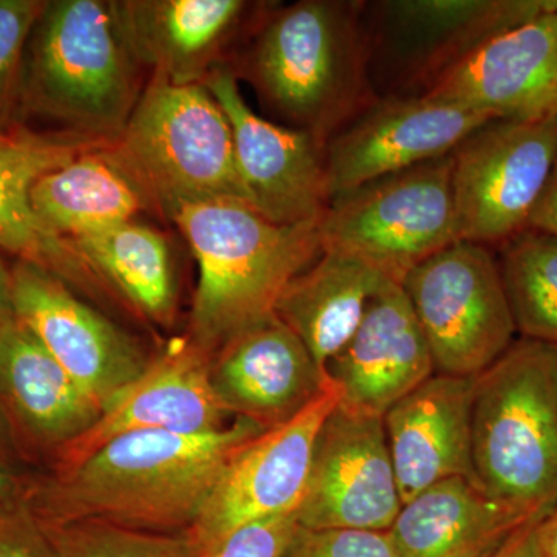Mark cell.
Wrapping results in <instances>:
<instances>
[{
	"instance_id": "1",
	"label": "cell",
	"mask_w": 557,
	"mask_h": 557,
	"mask_svg": "<svg viewBox=\"0 0 557 557\" xmlns=\"http://www.w3.org/2000/svg\"><path fill=\"white\" fill-rule=\"evenodd\" d=\"M263 432L245 418L208 434L139 431L28 487L42 520H104L156 533L189 530L237 453Z\"/></svg>"
},
{
	"instance_id": "2",
	"label": "cell",
	"mask_w": 557,
	"mask_h": 557,
	"mask_svg": "<svg viewBox=\"0 0 557 557\" xmlns=\"http://www.w3.org/2000/svg\"><path fill=\"white\" fill-rule=\"evenodd\" d=\"M362 5L299 0L277 7L260 22L242 64L263 104L325 145L379 97Z\"/></svg>"
},
{
	"instance_id": "3",
	"label": "cell",
	"mask_w": 557,
	"mask_h": 557,
	"mask_svg": "<svg viewBox=\"0 0 557 557\" xmlns=\"http://www.w3.org/2000/svg\"><path fill=\"white\" fill-rule=\"evenodd\" d=\"M168 218L199 265L188 336L211 355L273 317L289 282L322 251L319 223L277 225L240 201L183 205Z\"/></svg>"
},
{
	"instance_id": "4",
	"label": "cell",
	"mask_w": 557,
	"mask_h": 557,
	"mask_svg": "<svg viewBox=\"0 0 557 557\" xmlns=\"http://www.w3.org/2000/svg\"><path fill=\"white\" fill-rule=\"evenodd\" d=\"M139 69L112 0H53L25 49L21 101L65 135L112 145L141 95Z\"/></svg>"
},
{
	"instance_id": "5",
	"label": "cell",
	"mask_w": 557,
	"mask_h": 557,
	"mask_svg": "<svg viewBox=\"0 0 557 557\" xmlns=\"http://www.w3.org/2000/svg\"><path fill=\"white\" fill-rule=\"evenodd\" d=\"M472 480L531 519L557 504V346L520 338L475 376Z\"/></svg>"
},
{
	"instance_id": "6",
	"label": "cell",
	"mask_w": 557,
	"mask_h": 557,
	"mask_svg": "<svg viewBox=\"0 0 557 557\" xmlns=\"http://www.w3.org/2000/svg\"><path fill=\"white\" fill-rule=\"evenodd\" d=\"M108 152L166 215L199 201L248 205L228 116L205 84L152 76Z\"/></svg>"
},
{
	"instance_id": "7",
	"label": "cell",
	"mask_w": 557,
	"mask_h": 557,
	"mask_svg": "<svg viewBox=\"0 0 557 557\" xmlns=\"http://www.w3.org/2000/svg\"><path fill=\"white\" fill-rule=\"evenodd\" d=\"M322 251L361 260L401 285L410 271L460 240L453 156L332 197L319 220Z\"/></svg>"
},
{
	"instance_id": "8",
	"label": "cell",
	"mask_w": 557,
	"mask_h": 557,
	"mask_svg": "<svg viewBox=\"0 0 557 557\" xmlns=\"http://www.w3.org/2000/svg\"><path fill=\"white\" fill-rule=\"evenodd\" d=\"M557 0H384L364 2L370 81L388 95H418L486 40L519 27Z\"/></svg>"
},
{
	"instance_id": "9",
	"label": "cell",
	"mask_w": 557,
	"mask_h": 557,
	"mask_svg": "<svg viewBox=\"0 0 557 557\" xmlns=\"http://www.w3.org/2000/svg\"><path fill=\"white\" fill-rule=\"evenodd\" d=\"M401 287L438 375L475 379L516 341L500 267L485 245H449L410 271Z\"/></svg>"
},
{
	"instance_id": "10",
	"label": "cell",
	"mask_w": 557,
	"mask_h": 557,
	"mask_svg": "<svg viewBox=\"0 0 557 557\" xmlns=\"http://www.w3.org/2000/svg\"><path fill=\"white\" fill-rule=\"evenodd\" d=\"M450 156L460 240L502 247L530 228L557 159V116L487 121Z\"/></svg>"
},
{
	"instance_id": "11",
	"label": "cell",
	"mask_w": 557,
	"mask_h": 557,
	"mask_svg": "<svg viewBox=\"0 0 557 557\" xmlns=\"http://www.w3.org/2000/svg\"><path fill=\"white\" fill-rule=\"evenodd\" d=\"M341 399L343 392L330 379L309 408L260 432L234 454L199 518L186 530L196 555L248 523L298 512L319 431Z\"/></svg>"
},
{
	"instance_id": "12",
	"label": "cell",
	"mask_w": 557,
	"mask_h": 557,
	"mask_svg": "<svg viewBox=\"0 0 557 557\" xmlns=\"http://www.w3.org/2000/svg\"><path fill=\"white\" fill-rule=\"evenodd\" d=\"M11 271L17 321L102 412L152 358L129 333L79 299L50 271L25 260H17Z\"/></svg>"
},
{
	"instance_id": "13",
	"label": "cell",
	"mask_w": 557,
	"mask_h": 557,
	"mask_svg": "<svg viewBox=\"0 0 557 557\" xmlns=\"http://www.w3.org/2000/svg\"><path fill=\"white\" fill-rule=\"evenodd\" d=\"M203 84L228 116L249 208L277 225L319 223L330 200L325 143L258 115L228 65Z\"/></svg>"
},
{
	"instance_id": "14",
	"label": "cell",
	"mask_w": 557,
	"mask_h": 557,
	"mask_svg": "<svg viewBox=\"0 0 557 557\" xmlns=\"http://www.w3.org/2000/svg\"><path fill=\"white\" fill-rule=\"evenodd\" d=\"M401 507L383 417L339 403L318 434L299 525L387 531Z\"/></svg>"
},
{
	"instance_id": "15",
	"label": "cell",
	"mask_w": 557,
	"mask_h": 557,
	"mask_svg": "<svg viewBox=\"0 0 557 557\" xmlns=\"http://www.w3.org/2000/svg\"><path fill=\"white\" fill-rule=\"evenodd\" d=\"M487 121L474 110L423 94L376 97L325 145L329 199L449 156Z\"/></svg>"
},
{
	"instance_id": "16",
	"label": "cell",
	"mask_w": 557,
	"mask_h": 557,
	"mask_svg": "<svg viewBox=\"0 0 557 557\" xmlns=\"http://www.w3.org/2000/svg\"><path fill=\"white\" fill-rule=\"evenodd\" d=\"M228 417L212 388L211 354L188 335L172 339L83 435L58 450L53 471L78 467L113 438L131 432L208 434L228 426Z\"/></svg>"
},
{
	"instance_id": "17",
	"label": "cell",
	"mask_w": 557,
	"mask_h": 557,
	"mask_svg": "<svg viewBox=\"0 0 557 557\" xmlns=\"http://www.w3.org/2000/svg\"><path fill=\"white\" fill-rule=\"evenodd\" d=\"M423 95L456 102L490 121L557 116V13L494 36L435 79Z\"/></svg>"
},
{
	"instance_id": "18",
	"label": "cell",
	"mask_w": 557,
	"mask_h": 557,
	"mask_svg": "<svg viewBox=\"0 0 557 557\" xmlns=\"http://www.w3.org/2000/svg\"><path fill=\"white\" fill-rule=\"evenodd\" d=\"M329 383V373L276 314L211 355V384L220 405L263 431L299 416Z\"/></svg>"
},
{
	"instance_id": "19",
	"label": "cell",
	"mask_w": 557,
	"mask_h": 557,
	"mask_svg": "<svg viewBox=\"0 0 557 557\" xmlns=\"http://www.w3.org/2000/svg\"><path fill=\"white\" fill-rule=\"evenodd\" d=\"M327 373L343 392L341 405L379 417L435 375L428 341L401 285H381Z\"/></svg>"
},
{
	"instance_id": "20",
	"label": "cell",
	"mask_w": 557,
	"mask_h": 557,
	"mask_svg": "<svg viewBox=\"0 0 557 557\" xmlns=\"http://www.w3.org/2000/svg\"><path fill=\"white\" fill-rule=\"evenodd\" d=\"M98 146L106 145L64 134L0 132V249L50 271L69 287L95 299L104 289L101 278L84 262L72 242L40 222L33 211L30 194L47 172Z\"/></svg>"
},
{
	"instance_id": "21",
	"label": "cell",
	"mask_w": 557,
	"mask_h": 557,
	"mask_svg": "<svg viewBox=\"0 0 557 557\" xmlns=\"http://www.w3.org/2000/svg\"><path fill=\"white\" fill-rule=\"evenodd\" d=\"M475 379L432 375L384 413L403 504L450 478L472 479Z\"/></svg>"
},
{
	"instance_id": "22",
	"label": "cell",
	"mask_w": 557,
	"mask_h": 557,
	"mask_svg": "<svg viewBox=\"0 0 557 557\" xmlns=\"http://www.w3.org/2000/svg\"><path fill=\"white\" fill-rule=\"evenodd\" d=\"M143 67L177 86L203 84L247 16L244 0H112Z\"/></svg>"
},
{
	"instance_id": "23",
	"label": "cell",
	"mask_w": 557,
	"mask_h": 557,
	"mask_svg": "<svg viewBox=\"0 0 557 557\" xmlns=\"http://www.w3.org/2000/svg\"><path fill=\"white\" fill-rule=\"evenodd\" d=\"M0 412L13 442L57 456L101 410L16 318L0 330Z\"/></svg>"
},
{
	"instance_id": "24",
	"label": "cell",
	"mask_w": 557,
	"mask_h": 557,
	"mask_svg": "<svg viewBox=\"0 0 557 557\" xmlns=\"http://www.w3.org/2000/svg\"><path fill=\"white\" fill-rule=\"evenodd\" d=\"M533 522L474 480L450 478L403 504L387 536L397 557H491Z\"/></svg>"
},
{
	"instance_id": "25",
	"label": "cell",
	"mask_w": 557,
	"mask_h": 557,
	"mask_svg": "<svg viewBox=\"0 0 557 557\" xmlns=\"http://www.w3.org/2000/svg\"><path fill=\"white\" fill-rule=\"evenodd\" d=\"M388 278L361 260L335 251L321 256L282 293L274 314L327 366L357 332L369 300Z\"/></svg>"
},
{
	"instance_id": "26",
	"label": "cell",
	"mask_w": 557,
	"mask_h": 557,
	"mask_svg": "<svg viewBox=\"0 0 557 557\" xmlns=\"http://www.w3.org/2000/svg\"><path fill=\"white\" fill-rule=\"evenodd\" d=\"M32 207L40 222L62 239L134 220L148 207L143 190L110 157L108 146L84 150L33 186Z\"/></svg>"
},
{
	"instance_id": "27",
	"label": "cell",
	"mask_w": 557,
	"mask_h": 557,
	"mask_svg": "<svg viewBox=\"0 0 557 557\" xmlns=\"http://www.w3.org/2000/svg\"><path fill=\"white\" fill-rule=\"evenodd\" d=\"M84 262L138 313L170 327L177 287L170 244L159 231L129 220L72 240Z\"/></svg>"
},
{
	"instance_id": "28",
	"label": "cell",
	"mask_w": 557,
	"mask_h": 557,
	"mask_svg": "<svg viewBox=\"0 0 557 557\" xmlns=\"http://www.w3.org/2000/svg\"><path fill=\"white\" fill-rule=\"evenodd\" d=\"M498 267L516 330L557 346V237L528 228L502 245Z\"/></svg>"
},
{
	"instance_id": "29",
	"label": "cell",
	"mask_w": 557,
	"mask_h": 557,
	"mask_svg": "<svg viewBox=\"0 0 557 557\" xmlns=\"http://www.w3.org/2000/svg\"><path fill=\"white\" fill-rule=\"evenodd\" d=\"M39 522L58 557H196L186 531L156 533L94 519Z\"/></svg>"
},
{
	"instance_id": "30",
	"label": "cell",
	"mask_w": 557,
	"mask_h": 557,
	"mask_svg": "<svg viewBox=\"0 0 557 557\" xmlns=\"http://www.w3.org/2000/svg\"><path fill=\"white\" fill-rule=\"evenodd\" d=\"M44 0H0V132L11 129V116L21 101L25 49Z\"/></svg>"
},
{
	"instance_id": "31",
	"label": "cell",
	"mask_w": 557,
	"mask_h": 557,
	"mask_svg": "<svg viewBox=\"0 0 557 557\" xmlns=\"http://www.w3.org/2000/svg\"><path fill=\"white\" fill-rule=\"evenodd\" d=\"M299 530L296 515L259 520L220 539L196 557H287Z\"/></svg>"
},
{
	"instance_id": "32",
	"label": "cell",
	"mask_w": 557,
	"mask_h": 557,
	"mask_svg": "<svg viewBox=\"0 0 557 557\" xmlns=\"http://www.w3.org/2000/svg\"><path fill=\"white\" fill-rule=\"evenodd\" d=\"M287 557H397L387 531L325 530L300 527Z\"/></svg>"
},
{
	"instance_id": "33",
	"label": "cell",
	"mask_w": 557,
	"mask_h": 557,
	"mask_svg": "<svg viewBox=\"0 0 557 557\" xmlns=\"http://www.w3.org/2000/svg\"><path fill=\"white\" fill-rule=\"evenodd\" d=\"M0 557H58L27 497L0 508Z\"/></svg>"
},
{
	"instance_id": "34",
	"label": "cell",
	"mask_w": 557,
	"mask_h": 557,
	"mask_svg": "<svg viewBox=\"0 0 557 557\" xmlns=\"http://www.w3.org/2000/svg\"><path fill=\"white\" fill-rule=\"evenodd\" d=\"M530 228L557 237V159L531 215Z\"/></svg>"
},
{
	"instance_id": "35",
	"label": "cell",
	"mask_w": 557,
	"mask_h": 557,
	"mask_svg": "<svg viewBox=\"0 0 557 557\" xmlns=\"http://www.w3.org/2000/svg\"><path fill=\"white\" fill-rule=\"evenodd\" d=\"M536 522L530 523L518 531L507 544L491 557H541L539 553L536 533H534Z\"/></svg>"
},
{
	"instance_id": "36",
	"label": "cell",
	"mask_w": 557,
	"mask_h": 557,
	"mask_svg": "<svg viewBox=\"0 0 557 557\" xmlns=\"http://www.w3.org/2000/svg\"><path fill=\"white\" fill-rule=\"evenodd\" d=\"M541 557H557V504L534 527Z\"/></svg>"
},
{
	"instance_id": "37",
	"label": "cell",
	"mask_w": 557,
	"mask_h": 557,
	"mask_svg": "<svg viewBox=\"0 0 557 557\" xmlns=\"http://www.w3.org/2000/svg\"><path fill=\"white\" fill-rule=\"evenodd\" d=\"M28 487L10 468L9 461L0 460V508L27 497Z\"/></svg>"
},
{
	"instance_id": "38",
	"label": "cell",
	"mask_w": 557,
	"mask_h": 557,
	"mask_svg": "<svg viewBox=\"0 0 557 557\" xmlns=\"http://www.w3.org/2000/svg\"><path fill=\"white\" fill-rule=\"evenodd\" d=\"M0 249V330L16 318L13 304V271Z\"/></svg>"
},
{
	"instance_id": "39",
	"label": "cell",
	"mask_w": 557,
	"mask_h": 557,
	"mask_svg": "<svg viewBox=\"0 0 557 557\" xmlns=\"http://www.w3.org/2000/svg\"><path fill=\"white\" fill-rule=\"evenodd\" d=\"M13 445L14 442L13 437H11L9 424H7L5 418L0 412V460L7 461Z\"/></svg>"
},
{
	"instance_id": "40",
	"label": "cell",
	"mask_w": 557,
	"mask_h": 557,
	"mask_svg": "<svg viewBox=\"0 0 557 557\" xmlns=\"http://www.w3.org/2000/svg\"><path fill=\"white\" fill-rule=\"evenodd\" d=\"M556 13H557V11H556Z\"/></svg>"
}]
</instances>
